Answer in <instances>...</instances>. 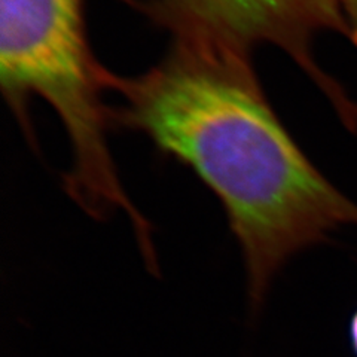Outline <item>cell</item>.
<instances>
[{"mask_svg":"<svg viewBox=\"0 0 357 357\" xmlns=\"http://www.w3.org/2000/svg\"><path fill=\"white\" fill-rule=\"evenodd\" d=\"M350 338H351V345H353V350L357 356V311L354 312V316L351 319L350 323Z\"/></svg>","mask_w":357,"mask_h":357,"instance_id":"5b68a950","label":"cell"},{"mask_svg":"<svg viewBox=\"0 0 357 357\" xmlns=\"http://www.w3.org/2000/svg\"><path fill=\"white\" fill-rule=\"evenodd\" d=\"M342 15L347 21L349 31H350V40L357 47V0H337Z\"/></svg>","mask_w":357,"mask_h":357,"instance_id":"277c9868","label":"cell"},{"mask_svg":"<svg viewBox=\"0 0 357 357\" xmlns=\"http://www.w3.org/2000/svg\"><path fill=\"white\" fill-rule=\"evenodd\" d=\"M131 5L170 39H208L249 52L258 45L282 50L326 96L344 126L357 130V105L312 52L321 31L350 39L337 0H132Z\"/></svg>","mask_w":357,"mask_h":357,"instance_id":"3957f363","label":"cell"},{"mask_svg":"<svg viewBox=\"0 0 357 357\" xmlns=\"http://www.w3.org/2000/svg\"><path fill=\"white\" fill-rule=\"evenodd\" d=\"M110 73L89 43L86 0H0V85L26 137L36 142L29 107L39 97L69 139L67 195L96 219L122 211L148 264H155L151 225L128 197L109 146Z\"/></svg>","mask_w":357,"mask_h":357,"instance_id":"7a4b0ae2","label":"cell"},{"mask_svg":"<svg viewBox=\"0 0 357 357\" xmlns=\"http://www.w3.org/2000/svg\"><path fill=\"white\" fill-rule=\"evenodd\" d=\"M253 52L197 38L172 39L137 76L112 72V127L143 134L191 169L225 210L258 305L278 270L344 225L357 204L335 188L268 102Z\"/></svg>","mask_w":357,"mask_h":357,"instance_id":"6da1fadb","label":"cell"}]
</instances>
